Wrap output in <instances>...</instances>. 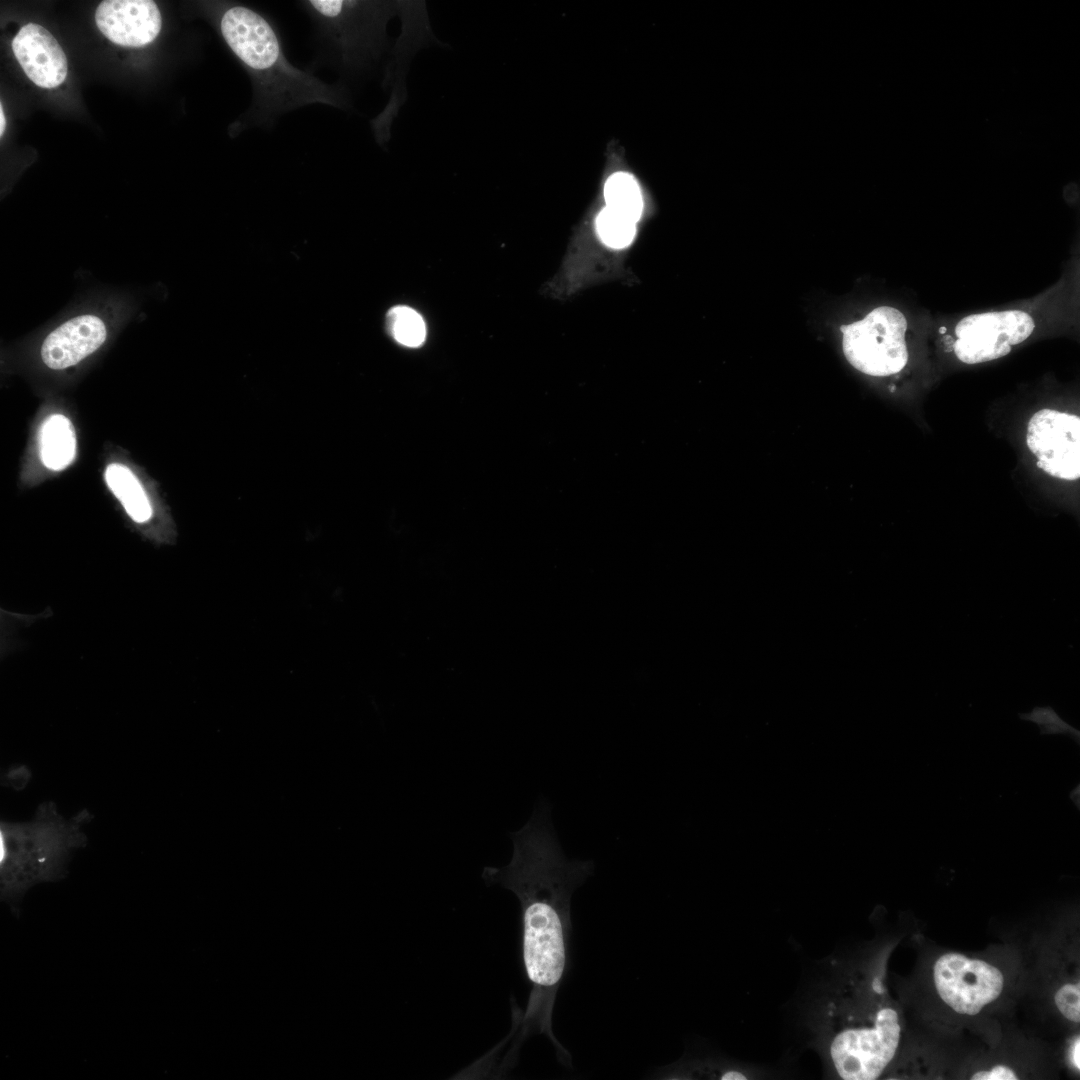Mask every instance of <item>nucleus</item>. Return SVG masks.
Here are the masks:
<instances>
[{
  "label": "nucleus",
  "instance_id": "1",
  "mask_svg": "<svg viewBox=\"0 0 1080 1080\" xmlns=\"http://www.w3.org/2000/svg\"><path fill=\"white\" fill-rule=\"evenodd\" d=\"M511 839L514 850L510 863L485 867L482 874L487 884H501L519 900L522 958L531 984L526 1010H512L511 1032L503 1041L510 1048L502 1065H512L529 1036L544 1034L559 1061L571 1066L568 1051L552 1031V1012L568 966L571 896L592 874L593 862L566 859L552 828L549 808L543 804Z\"/></svg>",
  "mask_w": 1080,
  "mask_h": 1080
},
{
  "label": "nucleus",
  "instance_id": "2",
  "mask_svg": "<svg viewBox=\"0 0 1080 1080\" xmlns=\"http://www.w3.org/2000/svg\"><path fill=\"white\" fill-rule=\"evenodd\" d=\"M219 27L252 81L253 104L244 116V128L270 123L308 104L348 106L344 87L326 84L288 61L275 29L259 12L241 4L229 5L221 14Z\"/></svg>",
  "mask_w": 1080,
  "mask_h": 1080
},
{
  "label": "nucleus",
  "instance_id": "3",
  "mask_svg": "<svg viewBox=\"0 0 1080 1080\" xmlns=\"http://www.w3.org/2000/svg\"><path fill=\"white\" fill-rule=\"evenodd\" d=\"M92 816L82 810L64 819L53 802L40 804L34 818L25 823L0 824L1 897L18 901L39 882L63 878L72 850L84 847L87 839L81 824Z\"/></svg>",
  "mask_w": 1080,
  "mask_h": 1080
},
{
  "label": "nucleus",
  "instance_id": "4",
  "mask_svg": "<svg viewBox=\"0 0 1080 1080\" xmlns=\"http://www.w3.org/2000/svg\"><path fill=\"white\" fill-rule=\"evenodd\" d=\"M136 310L131 296L117 292L89 294L46 325L38 344L43 365L65 371L99 351Z\"/></svg>",
  "mask_w": 1080,
  "mask_h": 1080
},
{
  "label": "nucleus",
  "instance_id": "5",
  "mask_svg": "<svg viewBox=\"0 0 1080 1080\" xmlns=\"http://www.w3.org/2000/svg\"><path fill=\"white\" fill-rule=\"evenodd\" d=\"M350 72L371 69L388 46L387 24L403 1L309 0L302 2Z\"/></svg>",
  "mask_w": 1080,
  "mask_h": 1080
},
{
  "label": "nucleus",
  "instance_id": "6",
  "mask_svg": "<svg viewBox=\"0 0 1080 1080\" xmlns=\"http://www.w3.org/2000/svg\"><path fill=\"white\" fill-rule=\"evenodd\" d=\"M828 1053L837 1075L844 1080L879 1078L895 1056L901 1027L898 1013L880 1008L870 1025L834 1019Z\"/></svg>",
  "mask_w": 1080,
  "mask_h": 1080
},
{
  "label": "nucleus",
  "instance_id": "7",
  "mask_svg": "<svg viewBox=\"0 0 1080 1080\" xmlns=\"http://www.w3.org/2000/svg\"><path fill=\"white\" fill-rule=\"evenodd\" d=\"M905 316L893 307L872 310L863 320L842 326V348L847 361L871 376L900 372L908 361Z\"/></svg>",
  "mask_w": 1080,
  "mask_h": 1080
},
{
  "label": "nucleus",
  "instance_id": "8",
  "mask_svg": "<svg viewBox=\"0 0 1080 1080\" xmlns=\"http://www.w3.org/2000/svg\"><path fill=\"white\" fill-rule=\"evenodd\" d=\"M1034 327L1032 317L1021 310L969 315L955 327L957 340L953 349L966 364L992 361L1009 354L1012 346L1025 341Z\"/></svg>",
  "mask_w": 1080,
  "mask_h": 1080
},
{
  "label": "nucleus",
  "instance_id": "9",
  "mask_svg": "<svg viewBox=\"0 0 1080 1080\" xmlns=\"http://www.w3.org/2000/svg\"><path fill=\"white\" fill-rule=\"evenodd\" d=\"M934 982L942 1000L954 1011L975 1015L1003 989L999 969L978 959L949 953L934 965Z\"/></svg>",
  "mask_w": 1080,
  "mask_h": 1080
},
{
  "label": "nucleus",
  "instance_id": "10",
  "mask_svg": "<svg viewBox=\"0 0 1080 1080\" xmlns=\"http://www.w3.org/2000/svg\"><path fill=\"white\" fill-rule=\"evenodd\" d=\"M1026 443L1038 459V468L1059 479H1079V416L1047 408L1039 410L1029 420Z\"/></svg>",
  "mask_w": 1080,
  "mask_h": 1080
},
{
  "label": "nucleus",
  "instance_id": "11",
  "mask_svg": "<svg viewBox=\"0 0 1080 1080\" xmlns=\"http://www.w3.org/2000/svg\"><path fill=\"white\" fill-rule=\"evenodd\" d=\"M100 32L111 42L126 47H141L158 36L162 17L151 0H105L95 12Z\"/></svg>",
  "mask_w": 1080,
  "mask_h": 1080
},
{
  "label": "nucleus",
  "instance_id": "12",
  "mask_svg": "<svg viewBox=\"0 0 1080 1080\" xmlns=\"http://www.w3.org/2000/svg\"><path fill=\"white\" fill-rule=\"evenodd\" d=\"M12 50L25 74L37 86L51 89L66 79V55L44 27L28 23L20 28L12 40Z\"/></svg>",
  "mask_w": 1080,
  "mask_h": 1080
},
{
  "label": "nucleus",
  "instance_id": "13",
  "mask_svg": "<svg viewBox=\"0 0 1080 1080\" xmlns=\"http://www.w3.org/2000/svg\"><path fill=\"white\" fill-rule=\"evenodd\" d=\"M40 457L51 470L70 465L76 453V437L70 420L61 414L51 415L40 430Z\"/></svg>",
  "mask_w": 1080,
  "mask_h": 1080
},
{
  "label": "nucleus",
  "instance_id": "14",
  "mask_svg": "<svg viewBox=\"0 0 1080 1080\" xmlns=\"http://www.w3.org/2000/svg\"><path fill=\"white\" fill-rule=\"evenodd\" d=\"M105 479L133 521L144 523L151 518L152 508L149 500L140 482L128 467L117 463L110 464L106 469Z\"/></svg>",
  "mask_w": 1080,
  "mask_h": 1080
},
{
  "label": "nucleus",
  "instance_id": "15",
  "mask_svg": "<svg viewBox=\"0 0 1080 1080\" xmlns=\"http://www.w3.org/2000/svg\"><path fill=\"white\" fill-rule=\"evenodd\" d=\"M604 196L607 208L636 222L642 213L643 200L636 180L629 174L618 172L606 181Z\"/></svg>",
  "mask_w": 1080,
  "mask_h": 1080
},
{
  "label": "nucleus",
  "instance_id": "16",
  "mask_svg": "<svg viewBox=\"0 0 1080 1080\" xmlns=\"http://www.w3.org/2000/svg\"><path fill=\"white\" fill-rule=\"evenodd\" d=\"M386 328L390 336L407 347L420 346L426 337L422 316L408 306L392 307L386 314Z\"/></svg>",
  "mask_w": 1080,
  "mask_h": 1080
},
{
  "label": "nucleus",
  "instance_id": "17",
  "mask_svg": "<svg viewBox=\"0 0 1080 1080\" xmlns=\"http://www.w3.org/2000/svg\"><path fill=\"white\" fill-rule=\"evenodd\" d=\"M596 225L601 240L606 245L617 249L628 246L636 232L634 221L607 207L598 215Z\"/></svg>",
  "mask_w": 1080,
  "mask_h": 1080
},
{
  "label": "nucleus",
  "instance_id": "18",
  "mask_svg": "<svg viewBox=\"0 0 1080 1080\" xmlns=\"http://www.w3.org/2000/svg\"><path fill=\"white\" fill-rule=\"evenodd\" d=\"M1019 717L1038 725L1041 735L1068 734L1079 744V730L1064 721L1051 706H1036L1029 713L1019 714Z\"/></svg>",
  "mask_w": 1080,
  "mask_h": 1080
},
{
  "label": "nucleus",
  "instance_id": "19",
  "mask_svg": "<svg viewBox=\"0 0 1080 1080\" xmlns=\"http://www.w3.org/2000/svg\"><path fill=\"white\" fill-rule=\"evenodd\" d=\"M1055 1004L1063 1016L1073 1022L1080 1020V985L1066 984L1055 994Z\"/></svg>",
  "mask_w": 1080,
  "mask_h": 1080
},
{
  "label": "nucleus",
  "instance_id": "20",
  "mask_svg": "<svg viewBox=\"0 0 1080 1080\" xmlns=\"http://www.w3.org/2000/svg\"><path fill=\"white\" fill-rule=\"evenodd\" d=\"M973 1080H1015V1072L1003 1065L995 1066L989 1071H979L971 1076Z\"/></svg>",
  "mask_w": 1080,
  "mask_h": 1080
},
{
  "label": "nucleus",
  "instance_id": "21",
  "mask_svg": "<svg viewBox=\"0 0 1080 1080\" xmlns=\"http://www.w3.org/2000/svg\"><path fill=\"white\" fill-rule=\"evenodd\" d=\"M1071 1061H1072L1074 1067L1077 1070H1079L1080 1069V1041H1079V1037H1077L1075 1039V1041H1074V1043H1073V1045L1071 1047Z\"/></svg>",
  "mask_w": 1080,
  "mask_h": 1080
},
{
  "label": "nucleus",
  "instance_id": "22",
  "mask_svg": "<svg viewBox=\"0 0 1080 1080\" xmlns=\"http://www.w3.org/2000/svg\"><path fill=\"white\" fill-rule=\"evenodd\" d=\"M1070 798L1074 801L1075 805L1079 808V785L1070 792Z\"/></svg>",
  "mask_w": 1080,
  "mask_h": 1080
},
{
  "label": "nucleus",
  "instance_id": "23",
  "mask_svg": "<svg viewBox=\"0 0 1080 1080\" xmlns=\"http://www.w3.org/2000/svg\"><path fill=\"white\" fill-rule=\"evenodd\" d=\"M5 125H6V120H5V116H4V113H3L2 105H0V135L1 136L4 133Z\"/></svg>",
  "mask_w": 1080,
  "mask_h": 1080
},
{
  "label": "nucleus",
  "instance_id": "24",
  "mask_svg": "<svg viewBox=\"0 0 1080 1080\" xmlns=\"http://www.w3.org/2000/svg\"><path fill=\"white\" fill-rule=\"evenodd\" d=\"M939 331H940V333H945V331H946V328H945V327H942V328H940V329H939Z\"/></svg>",
  "mask_w": 1080,
  "mask_h": 1080
}]
</instances>
